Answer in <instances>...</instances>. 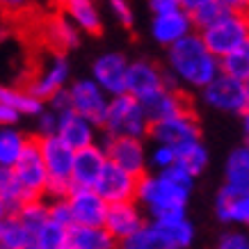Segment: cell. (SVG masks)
<instances>
[{"mask_svg": "<svg viewBox=\"0 0 249 249\" xmlns=\"http://www.w3.org/2000/svg\"><path fill=\"white\" fill-rule=\"evenodd\" d=\"M167 73L178 87L204 89L213 78L222 73V69H219V57L195 30L167 48Z\"/></svg>", "mask_w": 249, "mask_h": 249, "instance_id": "1", "label": "cell"}, {"mask_svg": "<svg viewBox=\"0 0 249 249\" xmlns=\"http://www.w3.org/2000/svg\"><path fill=\"white\" fill-rule=\"evenodd\" d=\"M137 201L149 211L151 219H167L185 215L190 190H183L167 181L162 174H142L137 181Z\"/></svg>", "mask_w": 249, "mask_h": 249, "instance_id": "2", "label": "cell"}, {"mask_svg": "<svg viewBox=\"0 0 249 249\" xmlns=\"http://www.w3.org/2000/svg\"><path fill=\"white\" fill-rule=\"evenodd\" d=\"M149 117H146V110H144L142 101L135 98L133 94L124 91V94H117V96H110V103H107L106 110V119L101 124L103 133L110 137H146L149 135Z\"/></svg>", "mask_w": 249, "mask_h": 249, "instance_id": "3", "label": "cell"}, {"mask_svg": "<svg viewBox=\"0 0 249 249\" xmlns=\"http://www.w3.org/2000/svg\"><path fill=\"white\" fill-rule=\"evenodd\" d=\"M39 149L44 156L46 169H48V185H46L44 199H60L67 196L71 190V169H73V149L55 135H39Z\"/></svg>", "mask_w": 249, "mask_h": 249, "instance_id": "4", "label": "cell"}, {"mask_svg": "<svg viewBox=\"0 0 249 249\" xmlns=\"http://www.w3.org/2000/svg\"><path fill=\"white\" fill-rule=\"evenodd\" d=\"M199 35L213 53L222 57L240 44L249 41V12H227L213 25L199 30Z\"/></svg>", "mask_w": 249, "mask_h": 249, "instance_id": "5", "label": "cell"}, {"mask_svg": "<svg viewBox=\"0 0 249 249\" xmlns=\"http://www.w3.org/2000/svg\"><path fill=\"white\" fill-rule=\"evenodd\" d=\"M69 73H71V69H69V62L64 57V53L48 51V57L41 60L39 64H35L30 69V73L25 76L23 89H28L30 94L41 98V101H48L55 91L67 87Z\"/></svg>", "mask_w": 249, "mask_h": 249, "instance_id": "6", "label": "cell"}, {"mask_svg": "<svg viewBox=\"0 0 249 249\" xmlns=\"http://www.w3.org/2000/svg\"><path fill=\"white\" fill-rule=\"evenodd\" d=\"M204 103L217 112L242 114L247 110V83L227 73H219L201 89Z\"/></svg>", "mask_w": 249, "mask_h": 249, "instance_id": "7", "label": "cell"}, {"mask_svg": "<svg viewBox=\"0 0 249 249\" xmlns=\"http://www.w3.org/2000/svg\"><path fill=\"white\" fill-rule=\"evenodd\" d=\"M12 169L18 176L21 185L28 190V195L44 196L46 185H48V169H46L44 156H41V149H39V135L25 137L23 151Z\"/></svg>", "mask_w": 249, "mask_h": 249, "instance_id": "8", "label": "cell"}, {"mask_svg": "<svg viewBox=\"0 0 249 249\" xmlns=\"http://www.w3.org/2000/svg\"><path fill=\"white\" fill-rule=\"evenodd\" d=\"M35 35L44 51L67 53L80 44V28L67 14H51L35 23Z\"/></svg>", "mask_w": 249, "mask_h": 249, "instance_id": "9", "label": "cell"}, {"mask_svg": "<svg viewBox=\"0 0 249 249\" xmlns=\"http://www.w3.org/2000/svg\"><path fill=\"white\" fill-rule=\"evenodd\" d=\"M149 137L158 144H169V146H178V144L201 137V126L199 119L195 117L192 107L181 110L176 114L162 117L149 124Z\"/></svg>", "mask_w": 249, "mask_h": 249, "instance_id": "10", "label": "cell"}, {"mask_svg": "<svg viewBox=\"0 0 249 249\" xmlns=\"http://www.w3.org/2000/svg\"><path fill=\"white\" fill-rule=\"evenodd\" d=\"M67 91H69V101H71V110H76L78 114L87 117L101 128V124L106 119L107 103H110V96L103 91V87L94 78H80V80L69 85Z\"/></svg>", "mask_w": 249, "mask_h": 249, "instance_id": "11", "label": "cell"}, {"mask_svg": "<svg viewBox=\"0 0 249 249\" xmlns=\"http://www.w3.org/2000/svg\"><path fill=\"white\" fill-rule=\"evenodd\" d=\"M106 149V156L110 162L119 165L121 169L135 174V176H142L146 174V167H149V153L144 149L142 137H110L106 135V144H101Z\"/></svg>", "mask_w": 249, "mask_h": 249, "instance_id": "12", "label": "cell"}, {"mask_svg": "<svg viewBox=\"0 0 249 249\" xmlns=\"http://www.w3.org/2000/svg\"><path fill=\"white\" fill-rule=\"evenodd\" d=\"M174 83V78L167 73L165 69L156 67L149 60H135L128 62V73H126V91L133 94L135 98L144 101L165 85ZM176 85V83H174Z\"/></svg>", "mask_w": 249, "mask_h": 249, "instance_id": "13", "label": "cell"}, {"mask_svg": "<svg viewBox=\"0 0 249 249\" xmlns=\"http://www.w3.org/2000/svg\"><path fill=\"white\" fill-rule=\"evenodd\" d=\"M137 181H140V176L126 172V169H121L119 165H114V162L107 160L106 167H103V172H101V176H98L96 183H94V190L106 199L107 204L130 201V199L137 196Z\"/></svg>", "mask_w": 249, "mask_h": 249, "instance_id": "14", "label": "cell"}, {"mask_svg": "<svg viewBox=\"0 0 249 249\" xmlns=\"http://www.w3.org/2000/svg\"><path fill=\"white\" fill-rule=\"evenodd\" d=\"M69 208L73 224H89V227H103L107 213V201L98 195L94 188H80L71 185L67 195Z\"/></svg>", "mask_w": 249, "mask_h": 249, "instance_id": "15", "label": "cell"}, {"mask_svg": "<svg viewBox=\"0 0 249 249\" xmlns=\"http://www.w3.org/2000/svg\"><path fill=\"white\" fill-rule=\"evenodd\" d=\"M195 32V23H192V14L185 12L183 7H174L167 12H158L153 14L151 21V37L153 41L162 48H169L172 44L181 41L183 37H188Z\"/></svg>", "mask_w": 249, "mask_h": 249, "instance_id": "16", "label": "cell"}, {"mask_svg": "<svg viewBox=\"0 0 249 249\" xmlns=\"http://www.w3.org/2000/svg\"><path fill=\"white\" fill-rule=\"evenodd\" d=\"M142 224H144V215H142V211H140V201H137V199L107 204L103 227H106L107 233L114 238V242L128 240Z\"/></svg>", "mask_w": 249, "mask_h": 249, "instance_id": "17", "label": "cell"}, {"mask_svg": "<svg viewBox=\"0 0 249 249\" xmlns=\"http://www.w3.org/2000/svg\"><path fill=\"white\" fill-rule=\"evenodd\" d=\"M126 73H128V60L121 53H103L91 67V78L103 87L107 96L126 91Z\"/></svg>", "mask_w": 249, "mask_h": 249, "instance_id": "18", "label": "cell"}, {"mask_svg": "<svg viewBox=\"0 0 249 249\" xmlns=\"http://www.w3.org/2000/svg\"><path fill=\"white\" fill-rule=\"evenodd\" d=\"M107 162L106 149L101 144H89L73 153V169H71V185L80 188H94L96 178L101 176Z\"/></svg>", "mask_w": 249, "mask_h": 249, "instance_id": "19", "label": "cell"}, {"mask_svg": "<svg viewBox=\"0 0 249 249\" xmlns=\"http://www.w3.org/2000/svg\"><path fill=\"white\" fill-rule=\"evenodd\" d=\"M96 124L89 121L87 117L78 114L76 110H64L60 112V119H57V135L64 140V142L78 151L83 146H89V144L96 142Z\"/></svg>", "mask_w": 249, "mask_h": 249, "instance_id": "20", "label": "cell"}, {"mask_svg": "<svg viewBox=\"0 0 249 249\" xmlns=\"http://www.w3.org/2000/svg\"><path fill=\"white\" fill-rule=\"evenodd\" d=\"M142 106L146 110L149 121H156V119H162V117H169V114L181 112V110H188L190 101L185 98V94L181 91L178 85L169 83L162 89L156 91V94H151L149 98H144Z\"/></svg>", "mask_w": 249, "mask_h": 249, "instance_id": "21", "label": "cell"}, {"mask_svg": "<svg viewBox=\"0 0 249 249\" xmlns=\"http://www.w3.org/2000/svg\"><path fill=\"white\" fill-rule=\"evenodd\" d=\"M215 213L224 224L249 227V192H235L224 185L215 196Z\"/></svg>", "mask_w": 249, "mask_h": 249, "instance_id": "22", "label": "cell"}, {"mask_svg": "<svg viewBox=\"0 0 249 249\" xmlns=\"http://www.w3.org/2000/svg\"><path fill=\"white\" fill-rule=\"evenodd\" d=\"M160 235L162 249H185L195 240V227L188 215H176L167 219H151Z\"/></svg>", "mask_w": 249, "mask_h": 249, "instance_id": "23", "label": "cell"}, {"mask_svg": "<svg viewBox=\"0 0 249 249\" xmlns=\"http://www.w3.org/2000/svg\"><path fill=\"white\" fill-rule=\"evenodd\" d=\"M0 247L37 249V231H32L18 215H7L0 222Z\"/></svg>", "mask_w": 249, "mask_h": 249, "instance_id": "24", "label": "cell"}, {"mask_svg": "<svg viewBox=\"0 0 249 249\" xmlns=\"http://www.w3.org/2000/svg\"><path fill=\"white\" fill-rule=\"evenodd\" d=\"M117 242L106 227L89 224H71L69 227V247L67 249H112Z\"/></svg>", "mask_w": 249, "mask_h": 249, "instance_id": "25", "label": "cell"}, {"mask_svg": "<svg viewBox=\"0 0 249 249\" xmlns=\"http://www.w3.org/2000/svg\"><path fill=\"white\" fill-rule=\"evenodd\" d=\"M62 9L83 32L101 35L103 23H101V14L96 9V0H64Z\"/></svg>", "mask_w": 249, "mask_h": 249, "instance_id": "26", "label": "cell"}, {"mask_svg": "<svg viewBox=\"0 0 249 249\" xmlns=\"http://www.w3.org/2000/svg\"><path fill=\"white\" fill-rule=\"evenodd\" d=\"M224 185L235 192H249V144L233 149L224 165Z\"/></svg>", "mask_w": 249, "mask_h": 249, "instance_id": "27", "label": "cell"}, {"mask_svg": "<svg viewBox=\"0 0 249 249\" xmlns=\"http://www.w3.org/2000/svg\"><path fill=\"white\" fill-rule=\"evenodd\" d=\"M174 151H176V162L185 167L192 176H199L208 167V151H206L201 137H195V140L174 146Z\"/></svg>", "mask_w": 249, "mask_h": 249, "instance_id": "28", "label": "cell"}, {"mask_svg": "<svg viewBox=\"0 0 249 249\" xmlns=\"http://www.w3.org/2000/svg\"><path fill=\"white\" fill-rule=\"evenodd\" d=\"M0 196L7 204V215L9 213H16L28 199H35L21 185V181H18V176L14 174L12 167H0Z\"/></svg>", "mask_w": 249, "mask_h": 249, "instance_id": "29", "label": "cell"}, {"mask_svg": "<svg viewBox=\"0 0 249 249\" xmlns=\"http://www.w3.org/2000/svg\"><path fill=\"white\" fill-rule=\"evenodd\" d=\"M0 101L12 106L14 110H18L21 114H30V117H37L44 110V101L41 98H37L28 89H16V87H7L2 83H0Z\"/></svg>", "mask_w": 249, "mask_h": 249, "instance_id": "30", "label": "cell"}, {"mask_svg": "<svg viewBox=\"0 0 249 249\" xmlns=\"http://www.w3.org/2000/svg\"><path fill=\"white\" fill-rule=\"evenodd\" d=\"M219 69L222 73L231 78H238L242 83H249V41L233 48L231 53L219 57Z\"/></svg>", "mask_w": 249, "mask_h": 249, "instance_id": "31", "label": "cell"}, {"mask_svg": "<svg viewBox=\"0 0 249 249\" xmlns=\"http://www.w3.org/2000/svg\"><path fill=\"white\" fill-rule=\"evenodd\" d=\"M67 247H69V227L48 217L37 229V249H67Z\"/></svg>", "mask_w": 249, "mask_h": 249, "instance_id": "32", "label": "cell"}, {"mask_svg": "<svg viewBox=\"0 0 249 249\" xmlns=\"http://www.w3.org/2000/svg\"><path fill=\"white\" fill-rule=\"evenodd\" d=\"M25 137L18 130H12L7 126H0V167H14L18 156L23 151Z\"/></svg>", "mask_w": 249, "mask_h": 249, "instance_id": "33", "label": "cell"}, {"mask_svg": "<svg viewBox=\"0 0 249 249\" xmlns=\"http://www.w3.org/2000/svg\"><path fill=\"white\" fill-rule=\"evenodd\" d=\"M229 9L224 7V5H219L217 0H208V2H204L201 7H196L195 12H192V23H195V30H204V28H208V25H213V23L217 21L219 16H224Z\"/></svg>", "mask_w": 249, "mask_h": 249, "instance_id": "34", "label": "cell"}, {"mask_svg": "<svg viewBox=\"0 0 249 249\" xmlns=\"http://www.w3.org/2000/svg\"><path fill=\"white\" fill-rule=\"evenodd\" d=\"M174 162H176V151H174V146L156 142V146H153L151 153H149V165H151L156 172H160V169H165V167L174 165Z\"/></svg>", "mask_w": 249, "mask_h": 249, "instance_id": "35", "label": "cell"}, {"mask_svg": "<svg viewBox=\"0 0 249 249\" xmlns=\"http://www.w3.org/2000/svg\"><path fill=\"white\" fill-rule=\"evenodd\" d=\"M160 174L165 176L167 181H172L174 185H178V188H183V190H192L195 178H196V176H192V174H190L183 165H178V162H174V165L160 169Z\"/></svg>", "mask_w": 249, "mask_h": 249, "instance_id": "36", "label": "cell"}, {"mask_svg": "<svg viewBox=\"0 0 249 249\" xmlns=\"http://www.w3.org/2000/svg\"><path fill=\"white\" fill-rule=\"evenodd\" d=\"M48 201V217L60 222V224H67L71 227L73 224V217H71V208H69L67 196H60V199H46Z\"/></svg>", "mask_w": 249, "mask_h": 249, "instance_id": "37", "label": "cell"}, {"mask_svg": "<svg viewBox=\"0 0 249 249\" xmlns=\"http://www.w3.org/2000/svg\"><path fill=\"white\" fill-rule=\"evenodd\" d=\"M107 5H110V12L114 14V18L124 28H133L135 14H133V7H130V0H107Z\"/></svg>", "mask_w": 249, "mask_h": 249, "instance_id": "38", "label": "cell"}, {"mask_svg": "<svg viewBox=\"0 0 249 249\" xmlns=\"http://www.w3.org/2000/svg\"><path fill=\"white\" fill-rule=\"evenodd\" d=\"M219 249H249V233L245 231H227L219 238Z\"/></svg>", "mask_w": 249, "mask_h": 249, "instance_id": "39", "label": "cell"}, {"mask_svg": "<svg viewBox=\"0 0 249 249\" xmlns=\"http://www.w3.org/2000/svg\"><path fill=\"white\" fill-rule=\"evenodd\" d=\"M39 117V124H37V135H55L57 133V119H60V114L55 112V110H41L37 114Z\"/></svg>", "mask_w": 249, "mask_h": 249, "instance_id": "40", "label": "cell"}, {"mask_svg": "<svg viewBox=\"0 0 249 249\" xmlns=\"http://www.w3.org/2000/svg\"><path fill=\"white\" fill-rule=\"evenodd\" d=\"M18 117H21L18 110H14L12 106L0 101V126H14L16 121H18Z\"/></svg>", "mask_w": 249, "mask_h": 249, "instance_id": "41", "label": "cell"}, {"mask_svg": "<svg viewBox=\"0 0 249 249\" xmlns=\"http://www.w3.org/2000/svg\"><path fill=\"white\" fill-rule=\"evenodd\" d=\"M174 7H178V0H149V9L153 14L167 12V9H174Z\"/></svg>", "mask_w": 249, "mask_h": 249, "instance_id": "42", "label": "cell"}, {"mask_svg": "<svg viewBox=\"0 0 249 249\" xmlns=\"http://www.w3.org/2000/svg\"><path fill=\"white\" fill-rule=\"evenodd\" d=\"M229 12H249V0H217Z\"/></svg>", "mask_w": 249, "mask_h": 249, "instance_id": "43", "label": "cell"}, {"mask_svg": "<svg viewBox=\"0 0 249 249\" xmlns=\"http://www.w3.org/2000/svg\"><path fill=\"white\" fill-rule=\"evenodd\" d=\"M204 2H208V0H178V7H183L185 12L192 14V12H195L196 7H201Z\"/></svg>", "mask_w": 249, "mask_h": 249, "instance_id": "44", "label": "cell"}, {"mask_svg": "<svg viewBox=\"0 0 249 249\" xmlns=\"http://www.w3.org/2000/svg\"><path fill=\"white\" fill-rule=\"evenodd\" d=\"M242 128H245V135H247V144H249V110L242 112Z\"/></svg>", "mask_w": 249, "mask_h": 249, "instance_id": "45", "label": "cell"}, {"mask_svg": "<svg viewBox=\"0 0 249 249\" xmlns=\"http://www.w3.org/2000/svg\"><path fill=\"white\" fill-rule=\"evenodd\" d=\"M7 217V204H5V199L0 196V222Z\"/></svg>", "mask_w": 249, "mask_h": 249, "instance_id": "46", "label": "cell"}, {"mask_svg": "<svg viewBox=\"0 0 249 249\" xmlns=\"http://www.w3.org/2000/svg\"><path fill=\"white\" fill-rule=\"evenodd\" d=\"M51 2H53V5H60V7H62V2H64V0H51Z\"/></svg>", "mask_w": 249, "mask_h": 249, "instance_id": "47", "label": "cell"}, {"mask_svg": "<svg viewBox=\"0 0 249 249\" xmlns=\"http://www.w3.org/2000/svg\"><path fill=\"white\" fill-rule=\"evenodd\" d=\"M247 110H249V83H247Z\"/></svg>", "mask_w": 249, "mask_h": 249, "instance_id": "48", "label": "cell"}]
</instances>
